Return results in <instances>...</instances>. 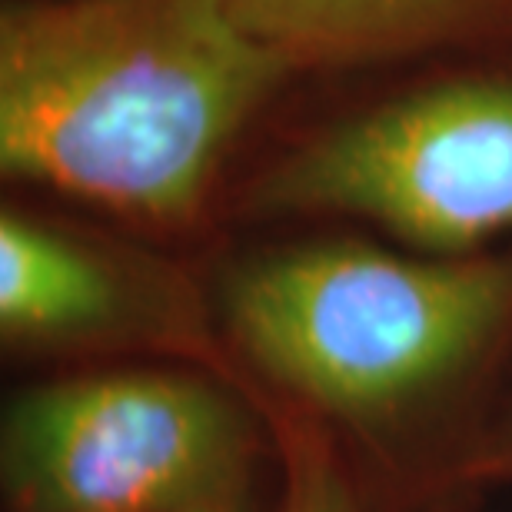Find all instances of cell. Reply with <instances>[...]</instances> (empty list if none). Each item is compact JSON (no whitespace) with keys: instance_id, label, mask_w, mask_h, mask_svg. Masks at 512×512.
<instances>
[{"instance_id":"obj_1","label":"cell","mask_w":512,"mask_h":512,"mask_svg":"<svg viewBox=\"0 0 512 512\" xmlns=\"http://www.w3.org/2000/svg\"><path fill=\"white\" fill-rule=\"evenodd\" d=\"M290 80L227 0H4L0 170L173 227Z\"/></svg>"},{"instance_id":"obj_2","label":"cell","mask_w":512,"mask_h":512,"mask_svg":"<svg viewBox=\"0 0 512 512\" xmlns=\"http://www.w3.org/2000/svg\"><path fill=\"white\" fill-rule=\"evenodd\" d=\"M233 340L340 416L386 413L456 376L512 316V260L316 240L233 270Z\"/></svg>"},{"instance_id":"obj_3","label":"cell","mask_w":512,"mask_h":512,"mask_svg":"<svg viewBox=\"0 0 512 512\" xmlns=\"http://www.w3.org/2000/svg\"><path fill=\"white\" fill-rule=\"evenodd\" d=\"M489 54L303 133L256 180L253 207L353 217L436 256L512 233V57Z\"/></svg>"},{"instance_id":"obj_4","label":"cell","mask_w":512,"mask_h":512,"mask_svg":"<svg viewBox=\"0 0 512 512\" xmlns=\"http://www.w3.org/2000/svg\"><path fill=\"white\" fill-rule=\"evenodd\" d=\"M243 426L217 389L104 373L27 393L7 419V483L30 512H183L223 499Z\"/></svg>"},{"instance_id":"obj_5","label":"cell","mask_w":512,"mask_h":512,"mask_svg":"<svg viewBox=\"0 0 512 512\" xmlns=\"http://www.w3.org/2000/svg\"><path fill=\"white\" fill-rule=\"evenodd\" d=\"M296 77L512 47V0H227Z\"/></svg>"},{"instance_id":"obj_6","label":"cell","mask_w":512,"mask_h":512,"mask_svg":"<svg viewBox=\"0 0 512 512\" xmlns=\"http://www.w3.org/2000/svg\"><path fill=\"white\" fill-rule=\"evenodd\" d=\"M130 310L124 270L74 233L24 210L0 217V330L10 340H74Z\"/></svg>"},{"instance_id":"obj_7","label":"cell","mask_w":512,"mask_h":512,"mask_svg":"<svg viewBox=\"0 0 512 512\" xmlns=\"http://www.w3.org/2000/svg\"><path fill=\"white\" fill-rule=\"evenodd\" d=\"M286 512H356L343 479L320 459H300L286 496Z\"/></svg>"},{"instance_id":"obj_8","label":"cell","mask_w":512,"mask_h":512,"mask_svg":"<svg viewBox=\"0 0 512 512\" xmlns=\"http://www.w3.org/2000/svg\"><path fill=\"white\" fill-rule=\"evenodd\" d=\"M183 512H233V506L227 503V496H223V499H213V503H200V506L183 509Z\"/></svg>"}]
</instances>
